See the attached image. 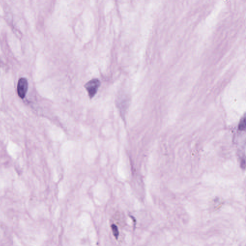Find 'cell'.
I'll list each match as a JSON object with an SVG mask.
<instances>
[{"label": "cell", "mask_w": 246, "mask_h": 246, "mask_svg": "<svg viewBox=\"0 0 246 246\" xmlns=\"http://www.w3.org/2000/svg\"><path fill=\"white\" fill-rule=\"evenodd\" d=\"M8 151L9 152L11 153V154L12 155H15L16 153L17 152V148L16 145L13 144H9L8 146Z\"/></svg>", "instance_id": "3"}, {"label": "cell", "mask_w": 246, "mask_h": 246, "mask_svg": "<svg viewBox=\"0 0 246 246\" xmlns=\"http://www.w3.org/2000/svg\"><path fill=\"white\" fill-rule=\"evenodd\" d=\"M111 228H112V231L113 232V234H114V236H115V237H118L119 233H118V230L117 227L115 225H113L112 227H111Z\"/></svg>", "instance_id": "5"}, {"label": "cell", "mask_w": 246, "mask_h": 246, "mask_svg": "<svg viewBox=\"0 0 246 246\" xmlns=\"http://www.w3.org/2000/svg\"><path fill=\"white\" fill-rule=\"evenodd\" d=\"M246 128V119L244 118L241 121L239 125V129L241 130H243L245 129Z\"/></svg>", "instance_id": "4"}, {"label": "cell", "mask_w": 246, "mask_h": 246, "mask_svg": "<svg viewBox=\"0 0 246 246\" xmlns=\"http://www.w3.org/2000/svg\"><path fill=\"white\" fill-rule=\"evenodd\" d=\"M28 88V82L25 78H20L17 84V91L18 96L20 98H25Z\"/></svg>", "instance_id": "2"}, {"label": "cell", "mask_w": 246, "mask_h": 246, "mask_svg": "<svg viewBox=\"0 0 246 246\" xmlns=\"http://www.w3.org/2000/svg\"><path fill=\"white\" fill-rule=\"evenodd\" d=\"M100 85V81L97 78L91 79L86 84L85 87L88 92L90 98L94 97L95 95L96 94Z\"/></svg>", "instance_id": "1"}]
</instances>
